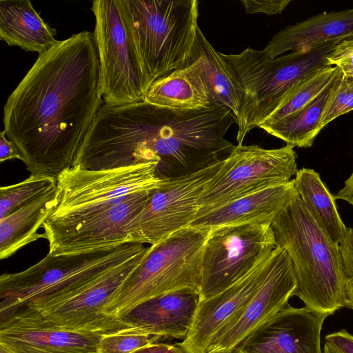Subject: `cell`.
I'll return each mask as SVG.
<instances>
[{
	"mask_svg": "<svg viewBox=\"0 0 353 353\" xmlns=\"http://www.w3.org/2000/svg\"><path fill=\"white\" fill-rule=\"evenodd\" d=\"M181 348L176 344L155 343L134 351L132 353H181Z\"/></svg>",
	"mask_w": 353,
	"mask_h": 353,
	"instance_id": "obj_37",
	"label": "cell"
},
{
	"mask_svg": "<svg viewBox=\"0 0 353 353\" xmlns=\"http://www.w3.org/2000/svg\"><path fill=\"white\" fill-rule=\"evenodd\" d=\"M195 55L203 62L205 79L212 99L230 110L238 121L243 99L242 86L230 64L214 50L199 28Z\"/></svg>",
	"mask_w": 353,
	"mask_h": 353,
	"instance_id": "obj_26",
	"label": "cell"
},
{
	"mask_svg": "<svg viewBox=\"0 0 353 353\" xmlns=\"http://www.w3.org/2000/svg\"><path fill=\"white\" fill-rule=\"evenodd\" d=\"M163 339L139 327H130L102 335L97 353H132Z\"/></svg>",
	"mask_w": 353,
	"mask_h": 353,
	"instance_id": "obj_30",
	"label": "cell"
},
{
	"mask_svg": "<svg viewBox=\"0 0 353 353\" xmlns=\"http://www.w3.org/2000/svg\"><path fill=\"white\" fill-rule=\"evenodd\" d=\"M353 110V77L344 76L324 109L321 125L323 128L336 118Z\"/></svg>",
	"mask_w": 353,
	"mask_h": 353,
	"instance_id": "obj_31",
	"label": "cell"
},
{
	"mask_svg": "<svg viewBox=\"0 0 353 353\" xmlns=\"http://www.w3.org/2000/svg\"><path fill=\"white\" fill-rule=\"evenodd\" d=\"M296 287L290 255L285 248L276 247L264 282L248 303L212 337L206 353H232L256 327L288 305Z\"/></svg>",
	"mask_w": 353,
	"mask_h": 353,
	"instance_id": "obj_15",
	"label": "cell"
},
{
	"mask_svg": "<svg viewBox=\"0 0 353 353\" xmlns=\"http://www.w3.org/2000/svg\"><path fill=\"white\" fill-rule=\"evenodd\" d=\"M275 248L270 223H251L211 229L202 254L199 302L243 278Z\"/></svg>",
	"mask_w": 353,
	"mask_h": 353,
	"instance_id": "obj_11",
	"label": "cell"
},
{
	"mask_svg": "<svg viewBox=\"0 0 353 353\" xmlns=\"http://www.w3.org/2000/svg\"><path fill=\"white\" fill-rule=\"evenodd\" d=\"M327 66H336L344 76L353 77V36L336 43L325 58Z\"/></svg>",
	"mask_w": 353,
	"mask_h": 353,
	"instance_id": "obj_33",
	"label": "cell"
},
{
	"mask_svg": "<svg viewBox=\"0 0 353 353\" xmlns=\"http://www.w3.org/2000/svg\"><path fill=\"white\" fill-rule=\"evenodd\" d=\"M210 230L187 227L150 245L142 261L114 294L105 313L119 319L150 299L185 288L199 292L202 254Z\"/></svg>",
	"mask_w": 353,
	"mask_h": 353,
	"instance_id": "obj_7",
	"label": "cell"
},
{
	"mask_svg": "<svg viewBox=\"0 0 353 353\" xmlns=\"http://www.w3.org/2000/svg\"><path fill=\"white\" fill-rule=\"evenodd\" d=\"M338 42L327 43L310 50L293 52L275 59H270L263 50L250 48L239 54H223L243 90L237 121L238 145H242L248 132L259 127L301 81L327 66L326 56Z\"/></svg>",
	"mask_w": 353,
	"mask_h": 353,
	"instance_id": "obj_6",
	"label": "cell"
},
{
	"mask_svg": "<svg viewBox=\"0 0 353 353\" xmlns=\"http://www.w3.org/2000/svg\"><path fill=\"white\" fill-rule=\"evenodd\" d=\"M323 353H342L339 350L325 342L323 347Z\"/></svg>",
	"mask_w": 353,
	"mask_h": 353,
	"instance_id": "obj_39",
	"label": "cell"
},
{
	"mask_svg": "<svg viewBox=\"0 0 353 353\" xmlns=\"http://www.w3.org/2000/svg\"><path fill=\"white\" fill-rule=\"evenodd\" d=\"M329 316L288 305L256 327L232 353H323L321 334Z\"/></svg>",
	"mask_w": 353,
	"mask_h": 353,
	"instance_id": "obj_16",
	"label": "cell"
},
{
	"mask_svg": "<svg viewBox=\"0 0 353 353\" xmlns=\"http://www.w3.org/2000/svg\"><path fill=\"white\" fill-rule=\"evenodd\" d=\"M156 189L142 192L112 208L86 217L48 219L42 226L48 242V253L84 252L136 241L137 218Z\"/></svg>",
	"mask_w": 353,
	"mask_h": 353,
	"instance_id": "obj_13",
	"label": "cell"
},
{
	"mask_svg": "<svg viewBox=\"0 0 353 353\" xmlns=\"http://www.w3.org/2000/svg\"><path fill=\"white\" fill-rule=\"evenodd\" d=\"M125 21L150 85L195 55L196 0H122Z\"/></svg>",
	"mask_w": 353,
	"mask_h": 353,
	"instance_id": "obj_5",
	"label": "cell"
},
{
	"mask_svg": "<svg viewBox=\"0 0 353 353\" xmlns=\"http://www.w3.org/2000/svg\"><path fill=\"white\" fill-rule=\"evenodd\" d=\"M334 199L343 200L353 206V172L345 181L343 188L334 196Z\"/></svg>",
	"mask_w": 353,
	"mask_h": 353,
	"instance_id": "obj_38",
	"label": "cell"
},
{
	"mask_svg": "<svg viewBox=\"0 0 353 353\" xmlns=\"http://www.w3.org/2000/svg\"><path fill=\"white\" fill-rule=\"evenodd\" d=\"M157 163L104 170L75 166L57 179L61 198L49 219H80L103 212L142 192L159 188Z\"/></svg>",
	"mask_w": 353,
	"mask_h": 353,
	"instance_id": "obj_9",
	"label": "cell"
},
{
	"mask_svg": "<svg viewBox=\"0 0 353 353\" xmlns=\"http://www.w3.org/2000/svg\"><path fill=\"white\" fill-rule=\"evenodd\" d=\"M296 159L289 145L276 149L234 146L201 194L196 217L239 198L290 182L298 170Z\"/></svg>",
	"mask_w": 353,
	"mask_h": 353,
	"instance_id": "obj_10",
	"label": "cell"
},
{
	"mask_svg": "<svg viewBox=\"0 0 353 353\" xmlns=\"http://www.w3.org/2000/svg\"><path fill=\"white\" fill-rule=\"evenodd\" d=\"M223 163L221 160L192 174L164 179L137 218L136 241L154 245L188 227L197 214L201 194Z\"/></svg>",
	"mask_w": 353,
	"mask_h": 353,
	"instance_id": "obj_14",
	"label": "cell"
},
{
	"mask_svg": "<svg viewBox=\"0 0 353 353\" xmlns=\"http://www.w3.org/2000/svg\"><path fill=\"white\" fill-rule=\"evenodd\" d=\"M339 249L345 276V307L353 310V228H347Z\"/></svg>",
	"mask_w": 353,
	"mask_h": 353,
	"instance_id": "obj_32",
	"label": "cell"
},
{
	"mask_svg": "<svg viewBox=\"0 0 353 353\" xmlns=\"http://www.w3.org/2000/svg\"><path fill=\"white\" fill-rule=\"evenodd\" d=\"M353 36V8L322 13L278 32L263 49L270 59L303 52Z\"/></svg>",
	"mask_w": 353,
	"mask_h": 353,
	"instance_id": "obj_20",
	"label": "cell"
},
{
	"mask_svg": "<svg viewBox=\"0 0 353 353\" xmlns=\"http://www.w3.org/2000/svg\"><path fill=\"white\" fill-rule=\"evenodd\" d=\"M17 159L23 161V155L14 142L6 138L4 130L0 132V162Z\"/></svg>",
	"mask_w": 353,
	"mask_h": 353,
	"instance_id": "obj_36",
	"label": "cell"
},
{
	"mask_svg": "<svg viewBox=\"0 0 353 353\" xmlns=\"http://www.w3.org/2000/svg\"><path fill=\"white\" fill-rule=\"evenodd\" d=\"M55 36L30 1H0V38L8 46L41 54L59 42Z\"/></svg>",
	"mask_w": 353,
	"mask_h": 353,
	"instance_id": "obj_22",
	"label": "cell"
},
{
	"mask_svg": "<svg viewBox=\"0 0 353 353\" xmlns=\"http://www.w3.org/2000/svg\"><path fill=\"white\" fill-rule=\"evenodd\" d=\"M339 69L336 66H325L307 75L285 95L259 128L274 123L303 108L327 86Z\"/></svg>",
	"mask_w": 353,
	"mask_h": 353,
	"instance_id": "obj_28",
	"label": "cell"
},
{
	"mask_svg": "<svg viewBox=\"0 0 353 353\" xmlns=\"http://www.w3.org/2000/svg\"><path fill=\"white\" fill-rule=\"evenodd\" d=\"M290 2L291 0H241L247 13L268 15L281 14Z\"/></svg>",
	"mask_w": 353,
	"mask_h": 353,
	"instance_id": "obj_34",
	"label": "cell"
},
{
	"mask_svg": "<svg viewBox=\"0 0 353 353\" xmlns=\"http://www.w3.org/2000/svg\"><path fill=\"white\" fill-rule=\"evenodd\" d=\"M343 77L339 68L327 86L303 108L274 123L259 128L293 148L310 147L323 129L321 121L324 109Z\"/></svg>",
	"mask_w": 353,
	"mask_h": 353,
	"instance_id": "obj_25",
	"label": "cell"
},
{
	"mask_svg": "<svg viewBox=\"0 0 353 353\" xmlns=\"http://www.w3.org/2000/svg\"><path fill=\"white\" fill-rule=\"evenodd\" d=\"M325 340L342 353H353V335L345 329L327 334Z\"/></svg>",
	"mask_w": 353,
	"mask_h": 353,
	"instance_id": "obj_35",
	"label": "cell"
},
{
	"mask_svg": "<svg viewBox=\"0 0 353 353\" xmlns=\"http://www.w3.org/2000/svg\"><path fill=\"white\" fill-rule=\"evenodd\" d=\"M147 252L75 295L39 312L0 323V327L34 326L101 335L133 327L107 314L105 309Z\"/></svg>",
	"mask_w": 353,
	"mask_h": 353,
	"instance_id": "obj_12",
	"label": "cell"
},
{
	"mask_svg": "<svg viewBox=\"0 0 353 353\" xmlns=\"http://www.w3.org/2000/svg\"><path fill=\"white\" fill-rule=\"evenodd\" d=\"M234 123L231 110L216 102L190 110L145 100L103 104L73 166L104 170L155 163L161 179L192 174L230 155L234 145L225 134Z\"/></svg>",
	"mask_w": 353,
	"mask_h": 353,
	"instance_id": "obj_2",
	"label": "cell"
},
{
	"mask_svg": "<svg viewBox=\"0 0 353 353\" xmlns=\"http://www.w3.org/2000/svg\"><path fill=\"white\" fill-rule=\"evenodd\" d=\"M57 185L53 177L31 174L25 180L0 188V220Z\"/></svg>",
	"mask_w": 353,
	"mask_h": 353,
	"instance_id": "obj_29",
	"label": "cell"
},
{
	"mask_svg": "<svg viewBox=\"0 0 353 353\" xmlns=\"http://www.w3.org/2000/svg\"><path fill=\"white\" fill-rule=\"evenodd\" d=\"M276 247L292 261L293 296L312 311L332 315L345 307V276L339 244L334 242L297 194L271 223Z\"/></svg>",
	"mask_w": 353,
	"mask_h": 353,
	"instance_id": "obj_4",
	"label": "cell"
},
{
	"mask_svg": "<svg viewBox=\"0 0 353 353\" xmlns=\"http://www.w3.org/2000/svg\"><path fill=\"white\" fill-rule=\"evenodd\" d=\"M180 347V346H179ZM181 353H192L185 349L181 348Z\"/></svg>",
	"mask_w": 353,
	"mask_h": 353,
	"instance_id": "obj_41",
	"label": "cell"
},
{
	"mask_svg": "<svg viewBox=\"0 0 353 353\" xmlns=\"http://www.w3.org/2000/svg\"><path fill=\"white\" fill-rule=\"evenodd\" d=\"M293 179L239 198L196 217L188 227L213 229L251 223H272L297 195Z\"/></svg>",
	"mask_w": 353,
	"mask_h": 353,
	"instance_id": "obj_19",
	"label": "cell"
},
{
	"mask_svg": "<svg viewBox=\"0 0 353 353\" xmlns=\"http://www.w3.org/2000/svg\"><path fill=\"white\" fill-rule=\"evenodd\" d=\"M145 100L158 106L183 110L203 108L215 102L207 85L200 57L154 81Z\"/></svg>",
	"mask_w": 353,
	"mask_h": 353,
	"instance_id": "obj_23",
	"label": "cell"
},
{
	"mask_svg": "<svg viewBox=\"0 0 353 353\" xmlns=\"http://www.w3.org/2000/svg\"><path fill=\"white\" fill-rule=\"evenodd\" d=\"M92 3L104 104L117 106L145 100L150 83L127 25L122 0Z\"/></svg>",
	"mask_w": 353,
	"mask_h": 353,
	"instance_id": "obj_8",
	"label": "cell"
},
{
	"mask_svg": "<svg viewBox=\"0 0 353 353\" xmlns=\"http://www.w3.org/2000/svg\"><path fill=\"white\" fill-rule=\"evenodd\" d=\"M130 241L84 252L53 254L16 273L0 276V323L49 308L145 254Z\"/></svg>",
	"mask_w": 353,
	"mask_h": 353,
	"instance_id": "obj_3",
	"label": "cell"
},
{
	"mask_svg": "<svg viewBox=\"0 0 353 353\" xmlns=\"http://www.w3.org/2000/svg\"><path fill=\"white\" fill-rule=\"evenodd\" d=\"M200 301L199 292L185 288L146 300L119 319L133 327L165 338L183 340Z\"/></svg>",
	"mask_w": 353,
	"mask_h": 353,
	"instance_id": "obj_18",
	"label": "cell"
},
{
	"mask_svg": "<svg viewBox=\"0 0 353 353\" xmlns=\"http://www.w3.org/2000/svg\"><path fill=\"white\" fill-rule=\"evenodd\" d=\"M298 195L331 239L339 244L347 228L336 208V199L318 172L310 168L297 170L293 179Z\"/></svg>",
	"mask_w": 353,
	"mask_h": 353,
	"instance_id": "obj_27",
	"label": "cell"
},
{
	"mask_svg": "<svg viewBox=\"0 0 353 353\" xmlns=\"http://www.w3.org/2000/svg\"><path fill=\"white\" fill-rule=\"evenodd\" d=\"M101 336L34 326L0 327V344L14 353H97Z\"/></svg>",
	"mask_w": 353,
	"mask_h": 353,
	"instance_id": "obj_21",
	"label": "cell"
},
{
	"mask_svg": "<svg viewBox=\"0 0 353 353\" xmlns=\"http://www.w3.org/2000/svg\"><path fill=\"white\" fill-rule=\"evenodd\" d=\"M61 198V190L57 185L0 220L1 260L39 239H46L45 234H39L38 230L52 214Z\"/></svg>",
	"mask_w": 353,
	"mask_h": 353,
	"instance_id": "obj_24",
	"label": "cell"
},
{
	"mask_svg": "<svg viewBox=\"0 0 353 353\" xmlns=\"http://www.w3.org/2000/svg\"><path fill=\"white\" fill-rule=\"evenodd\" d=\"M102 103L94 33L84 30L39 55L7 99L4 131L31 174L57 180L73 167Z\"/></svg>",
	"mask_w": 353,
	"mask_h": 353,
	"instance_id": "obj_1",
	"label": "cell"
},
{
	"mask_svg": "<svg viewBox=\"0 0 353 353\" xmlns=\"http://www.w3.org/2000/svg\"><path fill=\"white\" fill-rule=\"evenodd\" d=\"M272 254L225 290L199 302L185 338L177 343L192 353H206L212 337L251 299L268 275Z\"/></svg>",
	"mask_w": 353,
	"mask_h": 353,
	"instance_id": "obj_17",
	"label": "cell"
},
{
	"mask_svg": "<svg viewBox=\"0 0 353 353\" xmlns=\"http://www.w3.org/2000/svg\"><path fill=\"white\" fill-rule=\"evenodd\" d=\"M0 353H14L7 347L0 344Z\"/></svg>",
	"mask_w": 353,
	"mask_h": 353,
	"instance_id": "obj_40",
	"label": "cell"
}]
</instances>
